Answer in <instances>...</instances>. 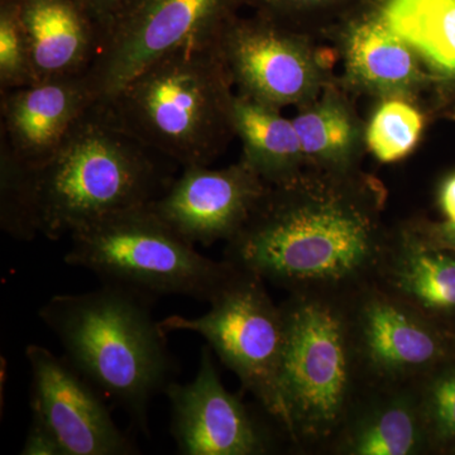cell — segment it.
Instances as JSON below:
<instances>
[{
    "mask_svg": "<svg viewBox=\"0 0 455 455\" xmlns=\"http://www.w3.org/2000/svg\"><path fill=\"white\" fill-rule=\"evenodd\" d=\"M151 305L137 293L101 284L92 291L52 296L38 310L66 361L145 435L152 400L178 373Z\"/></svg>",
    "mask_w": 455,
    "mask_h": 455,
    "instance_id": "3957f363",
    "label": "cell"
},
{
    "mask_svg": "<svg viewBox=\"0 0 455 455\" xmlns=\"http://www.w3.org/2000/svg\"><path fill=\"white\" fill-rule=\"evenodd\" d=\"M70 238L68 266L152 301L181 295L209 302L235 269L226 259L204 256L149 205L116 212Z\"/></svg>",
    "mask_w": 455,
    "mask_h": 455,
    "instance_id": "8992f818",
    "label": "cell"
},
{
    "mask_svg": "<svg viewBox=\"0 0 455 455\" xmlns=\"http://www.w3.org/2000/svg\"><path fill=\"white\" fill-rule=\"evenodd\" d=\"M387 191L359 169L304 166L269 185L224 259L291 293L348 299L374 283L391 244Z\"/></svg>",
    "mask_w": 455,
    "mask_h": 455,
    "instance_id": "6da1fadb",
    "label": "cell"
},
{
    "mask_svg": "<svg viewBox=\"0 0 455 455\" xmlns=\"http://www.w3.org/2000/svg\"><path fill=\"white\" fill-rule=\"evenodd\" d=\"M366 0H243L254 13L283 25L324 36Z\"/></svg>",
    "mask_w": 455,
    "mask_h": 455,
    "instance_id": "603a6c76",
    "label": "cell"
},
{
    "mask_svg": "<svg viewBox=\"0 0 455 455\" xmlns=\"http://www.w3.org/2000/svg\"><path fill=\"white\" fill-rule=\"evenodd\" d=\"M418 396L430 447L455 449V362L424 376Z\"/></svg>",
    "mask_w": 455,
    "mask_h": 455,
    "instance_id": "cb8c5ba5",
    "label": "cell"
},
{
    "mask_svg": "<svg viewBox=\"0 0 455 455\" xmlns=\"http://www.w3.org/2000/svg\"><path fill=\"white\" fill-rule=\"evenodd\" d=\"M172 164L123 131L98 101L40 166H26L2 142V229L20 241H59L154 203L175 179Z\"/></svg>",
    "mask_w": 455,
    "mask_h": 455,
    "instance_id": "7a4b0ae2",
    "label": "cell"
},
{
    "mask_svg": "<svg viewBox=\"0 0 455 455\" xmlns=\"http://www.w3.org/2000/svg\"><path fill=\"white\" fill-rule=\"evenodd\" d=\"M439 205L445 220L455 224V172L440 185Z\"/></svg>",
    "mask_w": 455,
    "mask_h": 455,
    "instance_id": "f1b7e54d",
    "label": "cell"
},
{
    "mask_svg": "<svg viewBox=\"0 0 455 455\" xmlns=\"http://www.w3.org/2000/svg\"><path fill=\"white\" fill-rule=\"evenodd\" d=\"M95 103L86 74L8 90L2 92V140L20 163L40 166Z\"/></svg>",
    "mask_w": 455,
    "mask_h": 455,
    "instance_id": "9a60e30c",
    "label": "cell"
},
{
    "mask_svg": "<svg viewBox=\"0 0 455 455\" xmlns=\"http://www.w3.org/2000/svg\"><path fill=\"white\" fill-rule=\"evenodd\" d=\"M35 83L31 47L18 0H0V90L4 92Z\"/></svg>",
    "mask_w": 455,
    "mask_h": 455,
    "instance_id": "d4e9b609",
    "label": "cell"
},
{
    "mask_svg": "<svg viewBox=\"0 0 455 455\" xmlns=\"http://www.w3.org/2000/svg\"><path fill=\"white\" fill-rule=\"evenodd\" d=\"M211 347L200 353L191 382H171V435L180 454L260 455L272 449L271 435L238 395L224 387Z\"/></svg>",
    "mask_w": 455,
    "mask_h": 455,
    "instance_id": "7c38bea8",
    "label": "cell"
},
{
    "mask_svg": "<svg viewBox=\"0 0 455 455\" xmlns=\"http://www.w3.org/2000/svg\"><path fill=\"white\" fill-rule=\"evenodd\" d=\"M281 307L286 324L281 427L299 444L322 443L343 429L364 377L353 340L348 301L291 293Z\"/></svg>",
    "mask_w": 455,
    "mask_h": 455,
    "instance_id": "5b68a950",
    "label": "cell"
},
{
    "mask_svg": "<svg viewBox=\"0 0 455 455\" xmlns=\"http://www.w3.org/2000/svg\"><path fill=\"white\" fill-rule=\"evenodd\" d=\"M32 420L56 440L61 455H132L139 453L116 424L100 394L65 358L29 344Z\"/></svg>",
    "mask_w": 455,
    "mask_h": 455,
    "instance_id": "8fae6325",
    "label": "cell"
},
{
    "mask_svg": "<svg viewBox=\"0 0 455 455\" xmlns=\"http://www.w3.org/2000/svg\"><path fill=\"white\" fill-rule=\"evenodd\" d=\"M410 226L414 228L416 232L420 233L430 243L445 248V250L455 252V224L451 221H410Z\"/></svg>",
    "mask_w": 455,
    "mask_h": 455,
    "instance_id": "484cf974",
    "label": "cell"
},
{
    "mask_svg": "<svg viewBox=\"0 0 455 455\" xmlns=\"http://www.w3.org/2000/svg\"><path fill=\"white\" fill-rule=\"evenodd\" d=\"M427 116L418 101L398 97L379 99L366 124L367 151L382 164L403 160L420 142Z\"/></svg>",
    "mask_w": 455,
    "mask_h": 455,
    "instance_id": "7402d4cb",
    "label": "cell"
},
{
    "mask_svg": "<svg viewBox=\"0 0 455 455\" xmlns=\"http://www.w3.org/2000/svg\"><path fill=\"white\" fill-rule=\"evenodd\" d=\"M325 37L343 62L340 83L353 95L406 98L421 104L434 83L414 51L373 13L366 2L343 18Z\"/></svg>",
    "mask_w": 455,
    "mask_h": 455,
    "instance_id": "5bb4252c",
    "label": "cell"
},
{
    "mask_svg": "<svg viewBox=\"0 0 455 455\" xmlns=\"http://www.w3.org/2000/svg\"><path fill=\"white\" fill-rule=\"evenodd\" d=\"M218 49L235 92L278 109L309 103L337 79V50L260 14L233 18Z\"/></svg>",
    "mask_w": 455,
    "mask_h": 455,
    "instance_id": "9c48e42d",
    "label": "cell"
},
{
    "mask_svg": "<svg viewBox=\"0 0 455 455\" xmlns=\"http://www.w3.org/2000/svg\"><path fill=\"white\" fill-rule=\"evenodd\" d=\"M268 187L242 158L218 170L185 167L149 208L193 244L227 243L243 228Z\"/></svg>",
    "mask_w": 455,
    "mask_h": 455,
    "instance_id": "4fadbf2b",
    "label": "cell"
},
{
    "mask_svg": "<svg viewBox=\"0 0 455 455\" xmlns=\"http://www.w3.org/2000/svg\"><path fill=\"white\" fill-rule=\"evenodd\" d=\"M209 305L211 310L204 315L167 316L161 320V328L164 333L182 331L203 337L263 411L283 427L280 383L286 347L283 307L269 298L262 278L238 268Z\"/></svg>",
    "mask_w": 455,
    "mask_h": 455,
    "instance_id": "52a82bcc",
    "label": "cell"
},
{
    "mask_svg": "<svg viewBox=\"0 0 455 455\" xmlns=\"http://www.w3.org/2000/svg\"><path fill=\"white\" fill-rule=\"evenodd\" d=\"M377 280L430 319L455 315V252L430 243L410 224L392 235Z\"/></svg>",
    "mask_w": 455,
    "mask_h": 455,
    "instance_id": "e0dca14e",
    "label": "cell"
},
{
    "mask_svg": "<svg viewBox=\"0 0 455 455\" xmlns=\"http://www.w3.org/2000/svg\"><path fill=\"white\" fill-rule=\"evenodd\" d=\"M235 89L217 44L173 51L99 101L132 137L181 166H209L235 136Z\"/></svg>",
    "mask_w": 455,
    "mask_h": 455,
    "instance_id": "277c9868",
    "label": "cell"
},
{
    "mask_svg": "<svg viewBox=\"0 0 455 455\" xmlns=\"http://www.w3.org/2000/svg\"><path fill=\"white\" fill-rule=\"evenodd\" d=\"M355 95L339 77L314 100L298 108L293 124L305 166L348 171L359 169L366 147V124L355 110Z\"/></svg>",
    "mask_w": 455,
    "mask_h": 455,
    "instance_id": "ac0fdd59",
    "label": "cell"
},
{
    "mask_svg": "<svg viewBox=\"0 0 455 455\" xmlns=\"http://www.w3.org/2000/svg\"><path fill=\"white\" fill-rule=\"evenodd\" d=\"M233 125L243 145L242 160L267 184H280L304 169L295 124L278 108L235 92Z\"/></svg>",
    "mask_w": 455,
    "mask_h": 455,
    "instance_id": "44dd1931",
    "label": "cell"
},
{
    "mask_svg": "<svg viewBox=\"0 0 455 455\" xmlns=\"http://www.w3.org/2000/svg\"><path fill=\"white\" fill-rule=\"evenodd\" d=\"M36 83L88 74L101 46L97 20L77 0H18Z\"/></svg>",
    "mask_w": 455,
    "mask_h": 455,
    "instance_id": "2e32d148",
    "label": "cell"
},
{
    "mask_svg": "<svg viewBox=\"0 0 455 455\" xmlns=\"http://www.w3.org/2000/svg\"><path fill=\"white\" fill-rule=\"evenodd\" d=\"M347 301L359 364L373 385H411L451 359L447 334L435 320L379 284H368Z\"/></svg>",
    "mask_w": 455,
    "mask_h": 455,
    "instance_id": "30bf717a",
    "label": "cell"
},
{
    "mask_svg": "<svg viewBox=\"0 0 455 455\" xmlns=\"http://www.w3.org/2000/svg\"><path fill=\"white\" fill-rule=\"evenodd\" d=\"M385 388V395L349 416L340 430L341 453L415 455L430 448L418 390L411 385Z\"/></svg>",
    "mask_w": 455,
    "mask_h": 455,
    "instance_id": "ffe728a7",
    "label": "cell"
},
{
    "mask_svg": "<svg viewBox=\"0 0 455 455\" xmlns=\"http://www.w3.org/2000/svg\"><path fill=\"white\" fill-rule=\"evenodd\" d=\"M243 7V0H127L104 28L86 74L98 101L173 51L217 44Z\"/></svg>",
    "mask_w": 455,
    "mask_h": 455,
    "instance_id": "ba28073f",
    "label": "cell"
},
{
    "mask_svg": "<svg viewBox=\"0 0 455 455\" xmlns=\"http://www.w3.org/2000/svg\"><path fill=\"white\" fill-rule=\"evenodd\" d=\"M427 68L440 101L455 94V0H366Z\"/></svg>",
    "mask_w": 455,
    "mask_h": 455,
    "instance_id": "d6986e66",
    "label": "cell"
},
{
    "mask_svg": "<svg viewBox=\"0 0 455 455\" xmlns=\"http://www.w3.org/2000/svg\"><path fill=\"white\" fill-rule=\"evenodd\" d=\"M77 2L89 12L90 16L97 20L103 36L104 28L109 20L116 16V12L127 0H77Z\"/></svg>",
    "mask_w": 455,
    "mask_h": 455,
    "instance_id": "83f0119b",
    "label": "cell"
},
{
    "mask_svg": "<svg viewBox=\"0 0 455 455\" xmlns=\"http://www.w3.org/2000/svg\"><path fill=\"white\" fill-rule=\"evenodd\" d=\"M20 453L23 455H61V451L46 427H42L37 421L32 420Z\"/></svg>",
    "mask_w": 455,
    "mask_h": 455,
    "instance_id": "4316f807",
    "label": "cell"
}]
</instances>
